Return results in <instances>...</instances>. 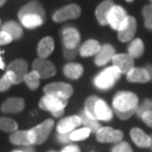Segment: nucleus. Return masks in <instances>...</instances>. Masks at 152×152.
Listing matches in <instances>:
<instances>
[{"label": "nucleus", "mask_w": 152, "mask_h": 152, "mask_svg": "<svg viewBox=\"0 0 152 152\" xmlns=\"http://www.w3.org/2000/svg\"><path fill=\"white\" fill-rule=\"evenodd\" d=\"M138 106V98L132 92H118L115 94L113 100L115 112L118 113H135Z\"/></svg>", "instance_id": "f257e3e1"}, {"label": "nucleus", "mask_w": 152, "mask_h": 152, "mask_svg": "<svg viewBox=\"0 0 152 152\" xmlns=\"http://www.w3.org/2000/svg\"><path fill=\"white\" fill-rule=\"evenodd\" d=\"M121 72L115 66H110L105 70L100 72L94 79V84L97 88L101 90H107L113 87L115 83L121 77Z\"/></svg>", "instance_id": "f03ea898"}, {"label": "nucleus", "mask_w": 152, "mask_h": 152, "mask_svg": "<svg viewBox=\"0 0 152 152\" xmlns=\"http://www.w3.org/2000/svg\"><path fill=\"white\" fill-rule=\"evenodd\" d=\"M67 104V100L57 98L53 95H45L41 99L39 103V108L42 110L48 111L53 114L54 117H60L63 112H64V108Z\"/></svg>", "instance_id": "7ed1b4c3"}, {"label": "nucleus", "mask_w": 152, "mask_h": 152, "mask_svg": "<svg viewBox=\"0 0 152 152\" xmlns=\"http://www.w3.org/2000/svg\"><path fill=\"white\" fill-rule=\"evenodd\" d=\"M54 126L53 120H47L29 130V138L31 144H42L50 136Z\"/></svg>", "instance_id": "20e7f679"}, {"label": "nucleus", "mask_w": 152, "mask_h": 152, "mask_svg": "<svg viewBox=\"0 0 152 152\" xmlns=\"http://www.w3.org/2000/svg\"><path fill=\"white\" fill-rule=\"evenodd\" d=\"M129 19V15L126 11L120 5H114L109 12L108 15V25L115 31H120L126 25Z\"/></svg>", "instance_id": "39448f33"}, {"label": "nucleus", "mask_w": 152, "mask_h": 152, "mask_svg": "<svg viewBox=\"0 0 152 152\" xmlns=\"http://www.w3.org/2000/svg\"><path fill=\"white\" fill-rule=\"evenodd\" d=\"M44 92L47 95H53L57 98L68 100L69 97L73 94V89L71 85L64 82H53L45 86Z\"/></svg>", "instance_id": "423d86ee"}, {"label": "nucleus", "mask_w": 152, "mask_h": 152, "mask_svg": "<svg viewBox=\"0 0 152 152\" xmlns=\"http://www.w3.org/2000/svg\"><path fill=\"white\" fill-rule=\"evenodd\" d=\"M123 136L124 134L121 130L114 129L109 126L100 127L96 132L97 140L104 143H118L123 139Z\"/></svg>", "instance_id": "0eeeda50"}, {"label": "nucleus", "mask_w": 152, "mask_h": 152, "mask_svg": "<svg viewBox=\"0 0 152 152\" xmlns=\"http://www.w3.org/2000/svg\"><path fill=\"white\" fill-rule=\"evenodd\" d=\"M80 14H81V9L78 5L69 4L60 8L59 10H57L53 14V19L56 22L60 23V22H64L66 20L76 19V18L80 16Z\"/></svg>", "instance_id": "6e6552de"}, {"label": "nucleus", "mask_w": 152, "mask_h": 152, "mask_svg": "<svg viewBox=\"0 0 152 152\" xmlns=\"http://www.w3.org/2000/svg\"><path fill=\"white\" fill-rule=\"evenodd\" d=\"M33 70L38 72L41 78H50L56 73V66L47 58H38L33 63Z\"/></svg>", "instance_id": "1a4fd4ad"}, {"label": "nucleus", "mask_w": 152, "mask_h": 152, "mask_svg": "<svg viewBox=\"0 0 152 152\" xmlns=\"http://www.w3.org/2000/svg\"><path fill=\"white\" fill-rule=\"evenodd\" d=\"M62 41L65 48L74 50L80 42V34L73 27H66L62 31Z\"/></svg>", "instance_id": "9d476101"}, {"label": "nucleus", "mask_w": 152, "mask_h": 152, "mask_svg": "<svg viewBox=\"0 0 152 152\" xmlns=\"http://www.w3.org/2000/svg\"><path fill=\"white\" fill-rule=\"evenodd\" d=\"M136 28H137V23H136L135 18L132 16H129V19H127L126 25L123 27V29L118 31V39L123 42H129L134 37L136 33Z\"/></svg>", "instance_id": "9b49d317"}, {"label": "nucleus", "mask_w": 152, "mask_h": 152, "mask_svg": "<svg viewBox=\"0 0 152 152\" xmlns=\"http://www.w3.org/2000/svg\"><path fill=\"white\" fill-rule=\"evenodd\" d=\"M114 66L120 69L121 73H127L134 67L133 64V58L129 53H118L115 54L112 58Z\"/></svg>", "instance_id": "f8f14e48"}, {"label": "nucleus", "mask_w": 152, "mask_h": 152, "mask_svg": "<svg viewBox=\"0 0 152 152\" xmlns=\"http://www.w3.org/2000/svg\"><path fill=\"white\" fill-rule=\"evenodd\" d=\"M7 70L12 71L16 77V84L24 81L26 74L28 73V63L23 59H16L7 66Z\"/></svg>", "instance_id": "ddd939ff"}, {"label": "nucleus", "mask_w": 152, "mask_h": 152, "mask_svg": "<svg viewBox=\"0 0 152 152\" xmlns=\"http://www.w3.org/2000/svg\"><path fill=\"white\" fill-rule=\"evenodd\" d=\"M81 118L80 115H71L65 118H62L61 121L57 124V132L58 133H70L73 132V129L80 126Z\"/></svg>", "instance_id": "4468645a"}, {"label": "nucleus", "mask_w": 152, "mask_h": 152, "mask_svg": "<svg viewBox=\"0 0 152 152\" xmlns=\"http://www.w3.org/2000/svg\"><path fill=\"white\" fill-rule=\"evenodd\" d=\"M115 54V50L113 45H111L109 44L101 45V48H100L99 53L96 54L95 63L98 66L107 64L110 60H112Z\"/></svg>", "instance_id": "2eb2a0df"}, {"label": "nucleus", "mask_w": 152, "mask_h": 152, "mask_svg": "<svg viewBox=\"0 0 152 152\" xmlns=\"http://www.w3.org/2000/svg\"><path fill=\"white\" fill-rule=\"evenodd\" d=\"M114 5L115 4H114L113 0H104V1L100 3L98 5V7L96 8L95 15H96V18H97V20H98L99 24L101 26L108 25V21H107L108 15Z\"/></svg>", "instance_id": "dca6fc26"}, {"label": "nucleus", "mask_w": 152, "mask_h": 152, "mask_svg": "<svg viewBox=\"0 0 152 152\" xmlns=\"http://www.w3.org/2000/svg\"><path fill=\"white\" fill-rule=\"evenodd\" d=\"M95 118L97 121H108L113 118V112L111 108L107 105V103L101 99H98L95 104Z\"/></svg>", "instance_id": "f3484780"}, {"label": "nucleus", "mask_w": 152, "mask_h": 152, "mask_svg": "<svg viewBox=\"0 0 152 152\" xmlns=\"http://www.w3.org/2000/svg\"><path fill=\"white\" fill-rule=\"evenodd\" d=\"M126 79L133 83H146L150 81V76L146 68L133 67L132 70L126 73Z\"/></svg>", "instance_id": "a211bd4d"}, {"label": "nucleus", "mask_w": 152, "mask_h": 152, "mask_svg": "<svg viewBox=\"0 0 152 152\" xmlns=\"http://www.w3.org/2000/svg\"><path fill=\"white\" fill-rule=\"evenodd\" d=\"M29 14H36V15H39L41 16L42 18H45V9L42 8V4L38 1H32L26 4L25 6H23L22 8L20 9L19 13H18V17L22 18L23 16L25 15H29Z\"/></svg>", "instance_id": "6ab92c4d"}, {"label": "nucleus", "mask_w": 152, "mask_h": 152, "mask_svg": "<svg viewBox=\"0 0 152 152\" xmlns=\"http://www.w3.org/2000/svg\"><path fill=\"white\" fill-rule=\"evenodd\" d=\"M25 102L22 98H10L3 103L1 106V111L4 113L16 114L24 110Z\"/></svg>", "instance_id": "aec40b11"}, {"label": "nucleus", "mask_w": 152, "mask_h": 152, "mask_svg": "<svg viewBox=\"0 0 152 152\" xmlns=\"http://www.w3.org/2000/svg\"><path fill=\"white\" fill-rule=\"evenodd\" d=\"M130 136L134 143L137 145L138 147H150L151 144V138L149 135H147L143 130L138 129V127H134L130 130Z\"/></svg>", "instance_id": "412c9836"}, {"label": "nucleus", "mask_w": 152, "mask_h": 152, "mask_svg": "<svg viewBox=\"0 0 152 152\" xmlns=\"http://www.w3.org/2000/svg\"><path fill=\"white\" fill-rule=\"evenodd\" d=\"M100 48H101V45L99 44V42H97L96 39H88L82 45L79 53H80V56L83 57L92 56H96L99 53Z\"/></svg>", "instance_id": "4be33fe9"}, {"label": "nucleus", "mask_w": 152, "mask_h": 152, "mask_svg": "<svg viewBox=\"0 0 152 152\" xmlns=\"http://www.w3.org/2000/svg\"><path fill=\"white\" fill-rule=\"evenodd\" d=\"M1 31L5 32L11 37L12 39H19L23 36V30L21 26L15 21H9L2 26Z\"/></svg>", "instance_id": "5701e85b"}, {"label": "nucleus", "mask_w": 152, "mask_h": 152, "mask_svg": "<svg viewBox=\"0 0 152 152\" xmlns=\"http://www.w3.org/2000/svg\"><path fill=\"white\" fill-rule=\"evenodd\" d=\"M54 42L50 37H45L39 42L38 45V54L41 58H47L53 51Z\"/></svg>", "instance_id": "b1692460"}, {"label": "nucleus", "mask_w": 152, "mask_h": 152, "mask_svg": "<svg viewBox=\"0 0 152 152\" xmlns=\"http://www.w3.org/2000/svg\"><path fill=\"white\" fill-rule=\"evenodd\" d=\"M21 24L27 29H35L38 28V27L42 26V23H44L45 19L42 18L39 15L36 14H29V15H25L22 18H20Z\"/></svg>", "instance_id": "393cba45"}, {"label": "nucleus", "mask_w": 152, "mask_h": 152, "mask_svg": "<svg viewBox=\"0 0 152 152\" xmlns=\"http://www.w3.org/2000/svg\"><path fill=\"white\" fill-rule=\"evenodd\" d=\"M63 72L66 77L69 79H78L83 74V67L79 63L70 62L64 66Z\"/></svg>", "instance_id": "a878e982"}, {"label": "nucleus", "mask_w": 152, "mask_h": 152, "mask_svg": "<svg viewBox=\"0 0 152 152\" xmlns=\"http://www.w3.org/2000/svg\"><path fill=\"white\" fill-rule=\"evenodd\" d=\"M10 141L16 145H29L31 144L29 138V130H19L14 132L10 135Z\"/></svg>", "instance_id": "bb28decb"}, {"label": "nucleus", "mask_w": 152, "mask_h": 152, "mask_svg": "<svg viewBox=\"0 0 152 152\" xmlns=\"http://www.w3.org/2000/svg\"><path fill=\"white\" fill-rule=\"evenodd\" d=\"M144 53V44L140 39H134L129 45V54L132 58H138Z\"/></svg>", "instance_id": "cd10ccee"}, {"label": "nucleus", "mask_w": 152, "mask_h": 152, "mask_svg": "<svg viewBox=\"0 0 152 152\" xmlns=\"http://www.w3.org/2000/svg\"><path fill=\"white\" fill-rule=\"evenodd\" d=\"M13 84H16V77L13 72L7 70L0 79V91L1 92L7 91Z\"/></svg>", "instance_id": "c85d7f7f"}, {"label": "nucleus", "mask_w": 152, "mask_h": 152, "mask_svg": "<svg viewBox=\"0 0 152 152\" xmlns=\"http://www.w3.org/2000/svg\"><path fill=\"white\" fill-rule=\"evenodd\" d=\"M39 75L38 72H36L35 70H33L31 72H28L26 74L24 81L26 82V84L28 85V87L31 90H36L39 85Z\"/></svg>", "instance_id": "c756f323"}, {"label": "nucleus", "mask_w": 152, "mask_h": 152, "mask_svg": "<svg viewBox=\"0 0 152 152\" xmlns=\"http://www.w3.org/2000/svg\"><path fill=\"white\" fill-rule=\"evenodd\" d=\"M91 133V130L88 127H82V129L73 130L69 133V138L70 141H79V140H84L89 137Z\"/></svg>", "instance_id": "7c9ffc66"}, {"label": "nucleus", "mask_w": 152, "mask_h": 152, "mask_svg": "<svg viewBox=\"0 0 152 152\" xmlns=\"http://www.w3.org/2000/svg\"><path fill=\"white\" fill-rule=\"evenodd\" d=\"M80 118H81V123L84 124L85 127H88L91 132H97L99 130V129L101 126H100V124L98 123V121L96 120H93V118H89L88 115H86L83 112L81 115H80Z\"/></svg>", "instance_id": "2f4dec72"}, {"label": "nucleus", "mask_w": 152, "mask_h": 152, "mask_svg": "<svg viewBox=\"0 0 152 152\" xmlns=\"http://www.w3.org/2000/svg\"><path fill=\"white\" fill-rule=\"evenodd\" d=\"M17 127L18 124L12 118L0 117V130L6 132H16Z\"/></svg>", "instance_id": "473e14b6"}, {"label": "nucleus", "mask_w": 152, "mask_h": 152, "mask_svg": "<svg viewBox=\"0 0 152 152\" xmlns=\"http://www.w3.org/2000/svg\"><path fill=\"white\" fill-rule=\"evenodd\" d=\"M98 99H99V97H97V96H90L89 98L86 100V102H85L84 113L86 114L89 118H93V120H96L95 112H94V110H95V104H96V102Z\"/></svg>", "instance_id": "72a5a7b5"}, {"label": "nucleus", "mask_w": 152, "mask_h": 152, "mask_svg": "<svg viewBox=\"0 0 152 152\" xmlns=\"http://www.w3.org/2000/svg\"><path fill=\"white\" fill-rule=\"evenodd\" d=\"M142 15L144 18L145 27L152 30V4H147L142 8Z\"/></svg>", "instance_id": "f704fd0d"}, {"label": "nucleus", "mask_w": 152, "mask_h": 152, "mask_svg": "<svg viewBox=\"0 0 152 152\" xmlns=\"http://www.w3.org/2000/svg\"><path fill=\"white\" fill-rule=\"evenodd\" d=\"M112 152H132V149L127 142H118L112 149Z\"/></svg>", "instance_id": "c9c22d12"}, {"label": "nucleus", "mask_w": 152, "mask_h": 152, "mask_svg": "<svg viewBox=\"0 0 152 152\" xmlns=\"http://www.w3.org/2000/svg\"><path fill=\"white\" fill-rule=\"evenodd\" d=\"M146 111H152V100H145L144 103L139 108L136 109L135 113L138 115H141L144 112Z\"/></svg>", "instance_id": "e433bc0d"}, {"label": "nucleus", "mask_w": 152, "mask_h": 152, "mask_svg": "<svg viewBox=\"0 0 152 152\" xmlns=\"http://www.w3.org/2000/svg\"><path fill=\"white\" fill-rule=\"evenodd\" d=\"M140 117L142 118V121L147 124L148 126L152 127V111H146L142 114Z\"/></svg>", "instance_id": "4c0bfd02"}, {"label": "nucleus", "mask_w": 152, "mask_h": 152, "mask_svg": "<svg viewBox=\"0 0 152 152\" xmlns=\"http://www.w3.org/2000/svg\"><path fill=\"white\" fill-rule=\"evenodd\" d=\"M12 41H13V39H11V37L8 34H6V33L3 31L0 32V45L10 44Z\"/></svg>", "instance_id": "58836bf2"}, {"label": "nucleus", "mask_w": 152, "mask_h": 152, "mask_svg": "<svg viewBox=\"0 0 152 152\" xmlns=\"http://www.w3.org/2000/svg\"><path fill=\"white\" fill-rule=\"evenodd\" d=\"M64 56L67 59H72L74 58L76 56V48L74 50H68V48H65L64 50Z\"/></svg>", "instance_id": "ea45409f"}, {"label": "nucleus", "mask_w": 152, "mask_h": 152, "mask_svg": "<svg viewBox=\"0 0 152 152\" xmlns=\"http://www.w3.org/2000/svg\"><path fill=\"white\" fill-rule=\"evenodd\" d=\"M61 152H80V149L76 145H68L63 148Z\"/></svg>", "instance_id": "a19ab883"}, {"label": "nucleus", "mask_w": 152, "mask_h": 152, "mask_svg": "<svg viewBox=\"0 0 152 152\" xmlns=\"http://www.w3.org/2000/svg\"><path fill=\"white\" fill-rule=\"evenodd\" d=\"M58 140L60 142H63V143H67V142L70 141V138H69V133H59Z\"/></svg>", "instance_id": "79ce46f5"}, {"label": "nucleus", "mask_w": 152, "mask_h": 152, "mask_svg": "<svg viewBox=\"0 0 152 152\" xmlns=\"http://www.w3.org/2000/svg\"><path fill=\"white\" fill-rule=\"evenodd\" d=\"M146 70L148 71V73H149V76H150V80H152V65H147Z\"/></svg>", "instance_id": "37998d69"}, {"label": "nucleus", "mask_w": 152, "mask_h": 152, "mask_svg": "<svg viewBox=\"0 0 152 152\" xmlns=\"http://www.w3.org/2000/svg\"><path fill=\"white\" fill-rule=\"evenodd\" d=\"M1 53H2V51L0 50V69H4L5 65H4V62H3V59L1 57Z\"/></svg>", "instance_id": "c03bdc74"}, {"label": "nucleus", "mask_w": 152, "mask_h": 152, "mask_svg": "<svg viewBox=\"0 0 152 152\" xmlns=\"http://www.w3.org/2000/svg\"><path fill=\"white\" fill-rule=\"evenodd\" d=\"M6 1H7V0H0V7L4 5V3H5Z\"/></svg>", "instance_id": "a18cd8bd"}, {"label": "nucleus", "mask_w": 152, "mask_h": 152, "mask_svg": "<svg viewBox=\"0 0 152 152\" xmlns=\"http://www.w3.org/2000/svg\"><path fill=\"white\" fill-rule=\"evenodd\" d=\"M13 152H25V151H22V150H14Z\"/></svg>", "instance_id": "49530a36"}, {"label": "nucleus", "mask_w": 152, "mask_h": 152, "mask_svg": "<svg viewBox=\"0 0 152 152\" xmlns=\"http://www.w3.org/2000/svg\"><path fill=\"white\" fill-rule=\"evenodd\" d=\"M150 138H151V144H150V147H151V149H152V135L150 136Z\"/></svg>", "instance_id": "de8ad7c7"}, {"label": "nucleus", "mask_w": 152, "mask_h": 152, "mask_svg": "<svg viewBox=\"0 0 152 152\" xmlns=\"http://www.w3.org/2000/svg\"><path fill=\"white\" fill-rule=\"evenodd\" d=\"M126 2H132L133 0H126Z\"/></svg>", "instance_id": "09e8293b"}, {"label": "nucleus", "mask_w": 152, "mask_h": 152, "mask_svg": "<svg viewBox=\"0 0 152 152\" xmlns=\"http://www.w3.org/2000/svg\"><path fill=\"white\" fill-rule=\"evenodd\" d=\"M0 25H1V20H0Z\"/></svg>", "instance_id": "8fccbe9b"}, {"label": "nucleus", "mask_w": 152, "mask_h": 152, "mask_svg": "<svg viewBox=\"0 0 152 152\" xmlns=\"http://www.w3.org/2000/svg\"><path fill=\"white\" fill-rule=\"evenodd\" d=\"M150 1H151V3H150V4H152V0H150Z\"/></svg>", "instance_id": "3c124183"}, {"label": "nucleus", "mask_w": 152, "mask_h": 152, "mask_svg": "<svg viewBox=\"0 0 152 152\" xmlns=\"http://www.w3.org/2000/svg\"><path fill=\"white\" fill-rule=\"evenodd\" d=\"M50 152H54V151H50Z\"/></svg>", "instance_id": "603ef678"}]
</instances>
